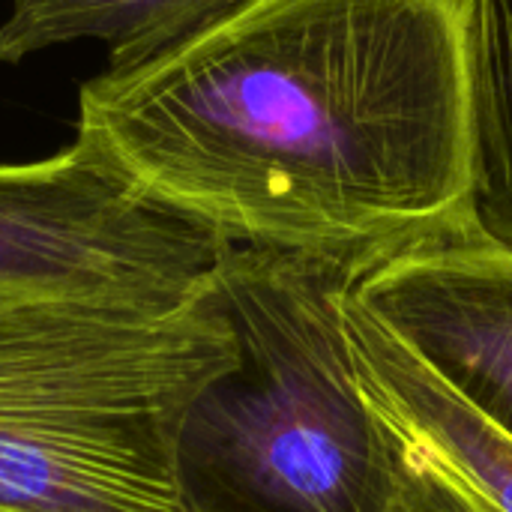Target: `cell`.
<instances>
[{
	"instance_id": "cell-9",
	"label": "cell",
	"mask_w": 512,
	"mask_h": 512,
	"mask_svg": "<svg viewBox=\"0 0 512 512\" xmlns=\"http://www.w3.org/2000/svg\"><path fill=\"white\" fill-rule=\"evenodd\" d=\"M0 512H18V510H9V507H3V504H0Z\"/></svg>"
},
{
	"instance_id": "cell-4",
	"label": "cell",
	"mask_w": 512,
	"mask_h": 512,
	"mask_svg": "<svg viewBox=\"0 0 512 512\" xmlns=\"http://www.w3.org/2000/svg\"><path fill=\"white\" fill-rule=\"evenodd\" d=\"M231 249L135 195L84 141L0 162V279L204 291Z\"/></svg>"
},
{
	"instance_id": "cell-1",
	"label": "cell",
	"mask_w": 512,
	"mask_h": 512,
	"mask_svg": "<svg viewBox=\"0 0 512 512\" xmlns=\"http://www.w3.org/2000/svg\"><path fill=\"white\" fill-rule=\"evenodd\" d=\"M474 0H249L78 87L75 138L231 246L360 270L471 222Z\"/></svg>"
},
{
	"instance_id": "cell-3",
	"label": "cell",
	"mask_w": 512,
	"mask_h": 512,
	"mask_svg": "<svg viewBox=\"0 0 512 512\" xmlns=\"http://www.w3.org/2000/svg\"><path fill=\"white\" fill-rule=\"evenodd\" d=\"M360 273L312 255L225 252L216 294L240 360L189 411L186 512H423L357 381L342 294Z\"/></svg>"
},
{
	"instance_id": "cell-5",
	"label": "cell",
	"mask_w": 512,
	"mask_h": 512,
	"mask_svg": "<svg viewBox=\"0 0 512 512\" xmlns=\"http://www.w3.org/2000/svg\"><path fill=\"white\" fill-rule=\"evenodd\" d=\"M357 297L471 408L512 438V252L474 219L387 252Z\"/></svg>"
},
{
	"instance_id": "cell-8",
	"label": "cell",
	"mask_w": 512,
	"mask_h": 512,
	"mask_svg": "<svg viewBox=\"0 0 512 512\" xmlns=\"http://www.w3.org/2000/svg\"><path fill=\"white\" fill-rule=\"evenodd\" d=\"M471 219L512 252V0H474Z\"/></svg>"
},
{
	"instance_id": "cell-2",
	"label": "cell",
	"mask_w": 512,
	"mask_h": 512,
	"mask_svg": "<svg viewBox=\"0 0 512 512\" xmlns=\"http://www.w3.org/2000/svg\"><path fill=\"white\" fill-rule=\"evenodd\" d=\"M237 360L216 285L0 279V504L186 512L189 411Z\"/></svg>"
},
{
	"instance_id": "cell-6",
	"label": "cell",
	"mask_w": 512,
	"mask_h": 512,
	"mask_svg": "<svg viewBox=\"0 0 512 512\" xmlns=\"http://www.w3.org/2000/svg\"><path fill=\"white\" fill-rule=\"evenodd\" d=\"M354 282L342 312L357 381L417 480L423 512H512V438L450 390L357 297Z\"/></svg>"
},
{
	"instance_id": "cell-7",
	"label": "cell",
	"mask_w": 512,
	"mask_h": 512,
	"mask_svg": "<svg viewBox=\"0 0 512 512\" xmlns=\"http://www.w3.org/2000/svg\"><path fill=\"white\" fill-rule=\"evenodd\" d=\"M249 0H12L0 24V63L15 66L57 45L93 39L108 51L105 69L141 66Z\"/></svg>"
}]
</instances>
